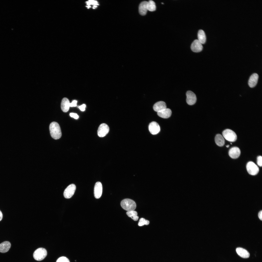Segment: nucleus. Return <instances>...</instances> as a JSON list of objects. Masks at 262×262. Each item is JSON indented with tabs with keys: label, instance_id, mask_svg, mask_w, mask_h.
I'll return each instance as SVG.
<instances>
[{
	"label": "nucleus",
	"instance_id": "13",
	"mask_svg": "<svg viewBox=\"0 0 262 262\" xmlns=\"http://www.w3.org/2000/svg\"><path fill=\"white\" fill-rule=\"evenodd\" d=\"M259 76L256 73L252 74L250 77L248 81V85L251 88L255 87L257 84Z\"/></svg>",
	"mask_w": 262,
	"mask_h": 262
},
{
	"label": "nucleus",
	"instance_id": "16",
	"mask_svg": "<svg viewBox=\"0 0 262 262\" xmlns=\"http://www.w3.org/2000/svg\"><path fill=\"white\" fill-rule=\"evenodd\" d=\"M70 103L67 98H64L62 99L61 103V108L63 112H66L68 111L70 107Z\"/></svg>",
	"mask_w": 262,
	"mask_h": 262
},
{
	"label": "nucleus",
	"instance_id": "5",
	"mask_svg": "<svg viewBox=\"0 0 262 262\" xmlns=\"http://www.w3.org/2000/svg\"><path fill=\"white\" fill-rule=\"evenodd\" d=\"M246 168L248 173L250 175H255L258 172L259 169L258 166L254 162L249 161L247 164Z\"/></svg>",
	"mask_w": 262,
	"mask_h": 262
},
{
	"label": "nucleus",
	"instance_id": "7",
	"mask_svg": "<svg viewBox=\"0 0 262 262\" xmlns=\"http://www.w3.org/2000/svg\"><path fill=\"white\" fill-rule=\"evenodd\" d=\"M76 189V186L74 184H71L69 185L64 192V197L67 199L71 198L74 195Z\"/></svg>",
	"mask_w": 262,
	"mask_h": 262
},
{
	"label": "nucleus",
	"instance_id": "8",
	"mask_svg": "<svg viewBox=\"0 0 262 262\" xmlns=\"http://www.w3.org/2000/svg\"><path fill=\"white\" fill-rule=\"evenodd\" d=\"M186 102L189 105L194 104L196 100V96L195 94L191 91H188L186 93Z\"/></svg>",
	"mask_w": 262,
	"mask_h": 262
},
{
	"label": "nucleus",
	"instance_id": "31",
	"mask_svg": "<svg viewBox=\"0 0 262 262\" xmlns=\"http://www.w3.org/2000/svg\"><path fill=\"white\" fill-rule=\"evenodd\" d=\"M2 214L1 211L0 210V221L2 220Z\"/></svg>",
	"mask_w": 262,
	"mask_h": 262
},
{
	"label": "nucleus",
	"instance_id": "26",
	"mask_svg": "<svg viewBox=\"0 0 262 262\" xmlns=\"http://www.w3.org/2000/svg\"><path fill=\"white\" fill-rule=\"evenodd\" d=\"M257 164L260 167L262 165V157L261 156H259L257 158Z\"/></svg>",
	"mask_w": 262,
	"mask_h": 262
},
{
	"label": "nucleus",
	"instance_id": "4",
	"mask_svg": "<svg viewBox=\"0 0 262 262\" xmlns=\"http://www.w3.org/2000/svg\"><path fill=\"white\" fill-rule=\"evenodd\" d=\"M222 135L227 140L234 142L237 139V136L235 132L232 130L227 129L224 130L222 132Z\"/></svg>",
	"mask_w": 262,
	"mask_h": 262
},
{
	"label": "nucleus",
	"instance_id": "35",
	"mask_svg": "<svg viewBox=\"0 0 262 262\" xmlns=\"http://www.w3.org/2000/svg\"><path fill=\"white\" fill-rule=\"evenodd\" d=\"M161 3L162 4H164L163 3Z\"/></svg>",
	"mask_w": 262,
	"mask_h": 262
},
{
	"label": "nucleus",
	"instance_id": "23",
	"mask_svg": "<svg viewBox=\"0 0 262 262\" xmlns=\"http://www.w3.org/2000/svg\"><path fill=\"white\" fill-rule=\"evenodd\" d=\"M147 10L150 11H155L156 9V6L155 2L152 0H149L148 2Z\"/></svg>",
	"mask_w": 262,
	"mask_h": 262
},
{
	"label": "nucleus",
	"instance_id": "34",
	"mask_svg": "<svg viewBox=\"0 0 262 262\" xmlns=\"http://www.w3.org/2000/svg\"><path fill=\"white\" fill-rule=\"evenodd\" d=\"M93 7H95V8L97 7V6H95V5H94V6H93Z\"/></svg>",
	"mask_w": 262,
	"mask_h": 262
},
{
	"label": "nucleus",
	"instance_id": "29",
	"mask_svg": "<svg viewBox=\"0 0 262 262\" xmlns=\"http://www.w3.org/2000/svg\"><path fill=\"white\" fill-rule=\"evenodd\" d=\"M86 105L85 104H83L79 106L80 109L82 111H84L85 110Z\"/></svg>",
	"mask_w": 262,
	"mask_h": 262
},
{
	"label": "nucleus",
	"instance_id": "15",
	"mask_svg": "<svg viewBox=\"0 0 262 262\" xmlns=\"http://www.w3.org/2000/svg\"><path fill=\"white\" fill-rule=\"evenodd\" d=\"M153 108L155 111L157 112L166 108V104L164 101H158L154 104Z\"/></svg>",
	"mask_w": 262,
	"mask_h": 262
},
{
	"label": "nucleus",
	"instance_id": "17",
	"mask_svg": "<svg viewBox=\"0 0 262 262\" xmlns=\"http://www.w3.org/2000/svg\"><path fill=\"white\" fill-rule=\"evenodd\" d=\"M172 114L171 110L168 108H166L157 112L158 115L164 118H167L170 117Z\"/></svg>",
	"mask_w": 262,
	"mask_h": 262
},
{
	"label": "nucleus",
	"instance_id": "2",
	"mask_svg": "<svg viewBox=\"0 0 262 262\" xmlns=\"http://www.w3.org/2000/svg\"><path fill=\"white\" fill-rule=\"evenodd\" d=\"M122 207L127 211H134L136 208V204L133 200L126 198L123 199L121 202Z\"/></svg>",
	"mask_w": 262,
	"mask_h": 262
},
{
	"label": "nucleus",
	"instance_id": "19",
	"mask_svg": "<svg viewBox=\"0 0 262 262\" xmlns=\"http://www.w3.org/2000/svg\"><path fill=\"white\" fill-rule=\"evenodd\" d=\"M236 251L238 254L243 258H247L250 256V254L246 249L241 247L236 248Z\"/></svg>",
	"mask_w": 262,
	"mask_h": 262
},
{
	"label": "nucleus",
	"instance_id": "28",
	"mask_svg": "<svg viewBox=\"0 0 262 262\" xmlns=\"http://www.w3.org/2000/svg\"><path fill=\"white\" fill-rule=\"evenodd\" d=\"M77 101L76 100H73L72 102L70 103V107H75L77 106Z\"/></svg>",
	"mask_w": 262,
	"mask_h": 262
},
{
	"label": "nucleus",
	"instance_id": "6",
	"mask_svg": "<svg viewBox=\"0 0 262 262\" xmlns=\"http://www.w3.org/2000/svg\"><path fill=\"white\" fill-rule=\"evenodd\" d=\"M109 130V127L107 124L102 123L98 128L97 131L98 135L100 137H103L108 133Z\"/></svg>",
	"mask_w": 262,
	"mask_h": 262
},
{
	"label": "nucleus",
	"instance_id": "32",
	"mask_svg": "<svg viewBox=\"0 0 262 262\" xmlns=\"http://www.w3.org/2000/svg\"><path fill=\"white\" fill-rule=\"evenodd\" d=\"M86 7H87L88 8H90V6H86Z\"/></svg>",
	"mask_w": 262,
	"mask_h": 262
},
{
	"label": "nucleus",
	"instance_id": "33",
	"mask_svg": "<svg viewBox=\"0 0 262 262\" xmlns=\"http://www.w3.org/2000/svg\"><path fill=\"white\" fill-rule=\"evenodd\" d=\"M229 147V145H226V147Z\"/></svg>",
	"mask_w": 262,
	"mask_h": 262
},
{
	"label": "nucleus",
	"instance_id": "24",
	"mask_svg": "<svg viewBox=\"0 0 262 262\" xmlns=\"http://www.w3.org/2000/svg\"><path fill=\"white\" fill-rule=\"evenodd\" d=\"M149 221L143 218H141L139 220L138 225L139 226H142L144 225H147L149 224Z\"/></svg>",
	"mask_w": 262,
	"mask_h": 262
},
{
	"label": "nucleus",
	"instance_id": "3",
	"mask_svg": "<svg viewBox=\"0 0 262 262\" xmlns=\"http://www.w3.org/2000/svg\"><path fill=\"white\" fill-rule=\"evenodd\" d=\"M47 254V251L45 249L43 248H40L35 250L33 253V256L36 260L41 261L44 259Z\"/></svg>",
	"mask_w": 262,
	"mask_h": 262
},
{
	"label": "nucleus",
	"instance_id": "9",
	"mask_svg": "<svg viewBox=\"0 0 262 262\" xmlns=\"http://www.w3.org/2000/svg\"><path fill=\"white\" fill-rule=\"evenodd\" d=\"M102 192V187L101 182H97L95 184L94 189V195L95 197L97 199L100 198L101 196Z\"/></svg>",
	"mask_w": 262,
	"mask_h": 262
},
{
	"label": "nucleus",
	"instance_id": "27",
	"mask_svg": "<svg viewBox=\"0 0 262 262\" xmlns=\"http://www.w3.org/2000/svg\"><path fill=\"white\" fill-rule=\"evenodd\" d=\"M70 115L71 117H73L76 119H77L79 118L78 115L76 113H71L70 114Z\"/></svg>",
	"mask_w": 262,
	"mask_h": 262
},
{
	"label": "nucleus",
	"instance_id": "11",
	"mask_svg": "<svg viewBox=\"0 0 262 262\" xmlns=\"http://www.w3.org/2000/svg\"><path fill=\"white\" fill-rule=\"evenodd\" d=\"M191 48L192 51L195 52L201 51L203 48L202 44L198 40H195L192 43Z\"/></svg>",
	"mask_w": 262,
	"mask_h": 262
},
{
	"label": "nucleus",
	"instance_id": "22",
	"mask_svg": "<svg viewBox=\"0 0 262 262\" xmlns=\"http://www.w3.org/2000/svg\"><path fill=\"white\" fill-rule=\"evenodd\" d=\"M126 214L128 217H131L134 221H137L139 219V217L137 216V213L135 211H127Z\"/></svg>",
	"mask_w": 262,
	"mask_h": 262
},
{
	"label": "nucleus",
	"instance_id": "10",
	"mask_svg": "<svg viewBox=\"0 0 262 262\" xmlns=\"http://www.w3.org/2000/svg\"><path fill=\"white\" fill-rule=\"evenodd\" d=\"M149 130L150 133L153 135L158 133L160 131V127L158 124L155 122H152L149 124Z\"/></svg>",
	"mask_w": 262,
	"mask_h": 262
},
{
	"label": "nucleus",
	"instance_id": "25",
	"mask_svg": "<svg viewBox=\"0 0 262 262\" xmlns=\"http://www.w3.org/2000/svg\"><path fill=\"white\" fill-rule=\"evenodd\" d=\"M56 262H70L69 260L66 257L62 256L57 260Z\"/></svg>",
	"mask_w": 262,
	"mask_h": 262
},
{
	"label": "nucleus",
	"instance_id": "36",
	"mask_svg": "<svg viewBox=\"0 0 262 262\" xmlns=\"http://www.w3.org/2000/svg\"><path fill=\"white\" fill-rule=\"evenodd\" d=\"M93 8L94 9H95V8L94 7H93Z\"/></svg>",
	"mask_w": 262,
	"mask_h": 262
},
{
	"label": "nucleus",
	"instance_id": "18",
	"mask_svg": "<svg viewBox=\"0 0 262 262\" xmlns=\"http://www.w3.org/2000/svg\"><path fill=\"white\" fill-rule=\"evenodd\" d=\"M11 244L9 241H4L0 244V252L4 253L8 252L10 249Z\"/></svg>",
	"mask_w": 262,
	"mask_h": 262
},
{
	"label": "nucleus",
	"instance_id": "20",
	"mask_svg": "<svg viewBox=\"0 0 262 262\" xmlns=\"http://www.w3.org/2000/svg\"><path fill=\"white\" fill-rule=\"evenodd\" d=\"M215 140L216 144L219 146H222L224 144V139L223 136L220 134H218L216 135Z\"/></svg>",
	"mask_w": 262,
	"mask_h": 262
},
{
	"label": "nucleus",
	"instance_id": "12",
	"mask_svg": "<svg viewBox=\"0 0 262 262\" xmlns=\"http://www.w3.org/2000/svg\"><path fill=\"white\" fill-rule=\"evenodd\" d=\"M241 151L239 148L236 147H233L230 149L229 152L230 157L233 159L238 158L240 155Z\"/></svg>",
	"mask_w": 262,
	"mask_h": 262
},
{
	"label": "nucleus",
	"instance_id": "1",
	"mask_svg": "<svg viewBox=\"0 0 262 262\" xmlns=\"http://www.w3.org/2000/svg\"><path fill=\"white\" fill-rule=\"evenodd\" d=\"M49 129L51 137L55 139H59L62 135L61 131L59 125L56 122H53L50 124Z\"/></svg>",
	"mask_w": 262,
	"mask_h": 262
},
{
	"label": "nucleus",
	"instance_id": "21",
	"mask_svg": "<svg viewBox=\"0 0 262 262\" xmlns=\"http://www.w3.org/2000/svg\"><path fill=\"white\" fill-rule=\"evenodd\" d=\"M198 40L202 44H204L206 41V36L204 32L202 30H199L198 33Z\"/></svg>",
	"mask_w": 262,
	"mask_h": 262
},
{
	"label": "nucleus",
	"instance_id": "30",
	"mask_svg": "<svg viewBox=\"0 0 262 262\" xmlns=\"http://www.w3.org/2000/svg\"><path fill=\"white\" fill-rule=\"evenodd\" d=\"M262 210L260 211L259 213L258 214V217L261 220H262Z\"/></svg>",
	"mask_w": 262,
	"mask_h": 262
},
{
	"label": "nucleus",
	"instance_id": "14",
	"mask_svg": "<svg viewBox=\"0 0 262 262\" xmlns=\"http://www.w3.org/2000/svg\"><path fill=\"white\" fill-rule=\"evenodd\" d=\"M148 2L144 1L142 2L139 6V12L141 15L144 16L147 14V5Z\"/></svg>",
	"mask_w": 262,
	"mask_h": 262
}]
</instances>
